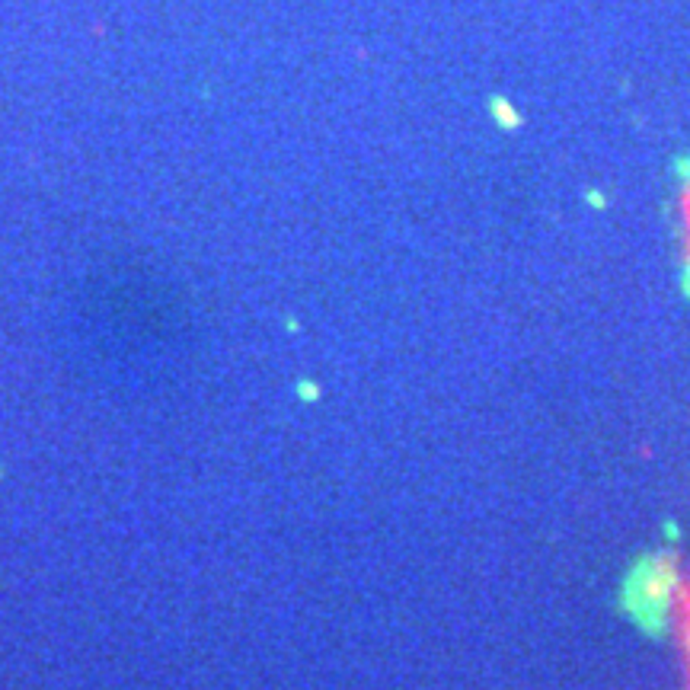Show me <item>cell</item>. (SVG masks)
<instances>
[{"label":"cell","mask_w":690,"mask_h":690,"mask_svg":"<svg viewBox=\"0 0 690 690\" xmlns=\"http://www.w3.org/2000/svg\"><path fill=\"white\" fill-rule=\"evenodd\" d=\"M492 115H495V121L502 125V128H518L521 125V115H518V109H514L508 99H492Z\"/></svg>","instance_id":"1"}]
</instances>
